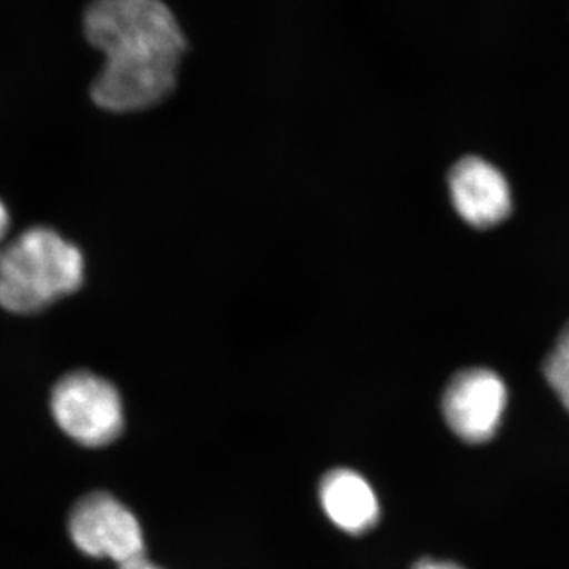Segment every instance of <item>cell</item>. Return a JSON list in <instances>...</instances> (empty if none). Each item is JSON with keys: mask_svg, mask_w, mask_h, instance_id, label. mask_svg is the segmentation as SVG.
Returning a JSON list of instances; mask_svg holds the SVG:
<instances>
[{"mask_svg": "<svg viewBox=\"0 0 569 569\" xmlns=\"http://www.w3.org/2000/svg\"><path fill=\"white\" fill-rule=\"evenodd\" d=\"M86 39L103 54L92 82L93 102L130 112L162 102L173 91L186 37L162 0H92L84 13Z\"/></svg>", "mask_w": 569, "mask_h": 569, "instance_id": "cell-1", "label": "cell"}, {"mask_svg": "<svg viewBox=\"0 0 569 569\" xmlns=\"http://www.w3.org/2000/svg\"><path fill=\"white\" fill-rule=\"evenodd\" d=\"M86 261L50 227H32L0 247V307L32 316L80 290Z\"/></svg>", "mask_w": 569, "mask_h": 569, "instance_id": "cell-2", "label": "cell"}, {"mask_svg": "<svg viewBox=\"0 0 569 569\" xmlns=\"http://www.w3.org/2000/svg\"><path fill=\"white\" fill-rule=\"evenodd\" d=\"M51 413L66 436L86 448H102L123 430L121 395L107 378L73 370L54 385Z\"/></svg>", "mask_w": 569, "mask_h": 569, "instance_id": "cell-3", "label": "cell"}, {"mask_svg": "<svg viewBox=\"0 0 569 569\" xmlns=\"http://www.w3.org/2000/svg\"><path fill=\"white\" fill-rule=\"evenodd\" d=\"M71 541L86 556L110 559L119 567L144 557L140 523L126 505L107 492L82 497L69 518Z\"/></svg>", "mask_w": 569, "mask_h": 569, "instance_id": "cell-4", "label": "cell"}, {"mask_svg": "<svg viewBox=\"0 0 569 569\" xmlns=\"http://www.w3.org/2000/svg\"><path fill=\"white\" fill-rule=\"evenodd\" d=\"M507 402V387L492 370H463L445 391V419L467 443H486L496 436Z\"/></svg>", "mask_w": 569, "mask_h": 569, "instance_id": "cell-5", "label": "cell"}, {"mask_svg": "<svg viewBox=\"0 0 569 569\" xmlns=\"http://www.w3.org/2000/svg\"><path fill=\"white\" fill-rule=\"evenodd\" d=\"M452 204L467 223L490 228L511 212V192L505 176L478 157L460 160L449 174Z\"/></svg>", "mask_w": 569, "mask_h": 569, "instance_id": "cell-6", "label": "cell"}, {"mask_svg": "<svg viewBox=\"0 0 569 569\" xmlns=\"http://www.w3.org/2000/svg\"><path fill=\"white\" fill-rule=\"evenodd\" d=\"M320 500L328 518L347 533H365L376 526L380 516V505L369 482L347 468L326 475Z\"/></svg>", "mask_w": 569, "mask_h": 569, "instance_id": "cell-7", "label": "cell"}, {"mask_svg": "<svg viewBox=\"0 0 569 569\" xmlns=\"http://www.w3.org/2000/svg\"><path fill=\"white\" fill-rule=\"evenodd\" d=\"M545 373L550 388L559 396L561 403L569 411V325L557 340L545 362Z\"/></svg>", "mask_w": 569, "mask_h": 569, "instance_id": "cell-8", "label": "cell"}, {"mask_svg": "<svg viewBox=\"0 0 569 569\" xmlns=\"http://www.w3.org/2000/svg\"><path fill=\"white\" fill-rule=\"evenodd\" d=\"M10 230V213L3 201L0 200V247L6 244L7 233Z\"/></svg>", "mask_w": 569, "mask_h": 569, "instance_id": "cell-9", "label": "cell"}, {"mask_svg": "<svg viewBox=\"0 0 569 569\" xmlns=\"http://www.w3.org/2000/svg\"><path fill=\"white\" fill-rule=\"evenodd\" d=\"M413 569H463L448 561L422 560Z\"/></svg>", "mask_w": 569, "mask_h": 569, "instance_id": "cell-10", "label": "cell"}, {"mask_svg": "<svg viewBox=\"0 0 569 569\" xmlns=\"http://www.w3.org/2000/svg\"><path fill=\"white\" fill-rule=\"evenodd\" d=\"M119 569H162L159 567H156V565L149 563L148 560H146V557H142L140 560H134L132 563L123 565V567H119Z\"/></svg>", "mask_w": 569, "mask_h": 569, "instance_id": "cell-11", "label": "cell"}]
</instances>
